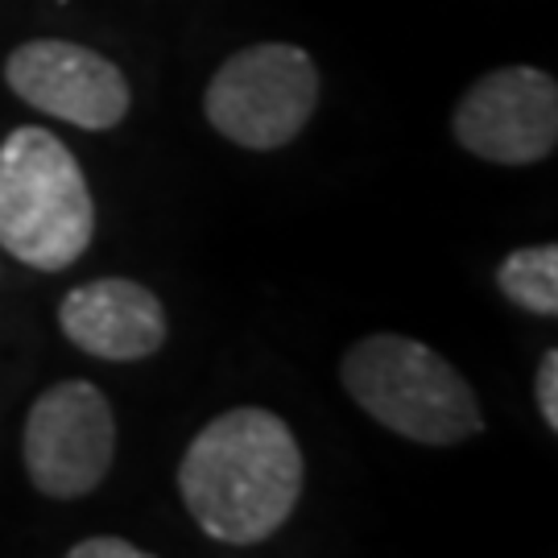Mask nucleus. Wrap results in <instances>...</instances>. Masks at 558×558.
<instances>
[{"mask_svg": "<svg viewBox=\"0 0 558 558\" xmlns=\"http://www.w3.org/2000/svg\"><path fill=\"white\" fill-rule=\"evenodd\" d=\"M306 456L274 410L236 405L191 439L179 463V497L211 542L257 546L294 518Z\"/></svg>", "mask_w": 558, "mask_h": 558, "instance_id": "f257e3e1", "label": "nucleus"}, {"mask_svg": "<svg viewBox=\"0 0 558 558\" xmlns=\"http://www.w3.org/2000/svg\"><path fill=\"white\" fill-rule=\"evenodd\" d=\"M339 380L368 418L418 447H456L484 430L476 389L422 339L393 331L356 339L339 360Z\"/></svg>", "mask_w": 558, "mask_h": 558, "instance_id": "f03ea898", "label": "nucleus"}, {"mask_svg": "<svg viewBox=\"0 0 558 558\" xmlns=\"http://www.w3.org/2000/svg\"><path fill=\"white\" fill-rule=\"evenodd\" d=\"M96 236V203L75 154L41 124L0 141V244L38 274L71 269Z\"/></svg>", "mask_w": 558, "mask_h": 558, "instance_id": "7ed1b4c3", "label": "nucleus"}, {"mask_svg": "<svg viewBox=\"0 0 558 558\" xmlns=\"http://www.w3.org/2000/svg\"><path fill=\"white\" fill-rule=\"evenodd\" d=\"M319 104V66L294 41H257L220 62L203 112L223 141L274 154L299 137Z\"/></svg>", "mask_w": 558, "mask_h": 558, "instance_id": "20e7f679", "label": "nucleus"}, {"mask_svg": "<svg viewBox=\"0 0 558 558\" xmlns=\"http://www.w3.org/2000/svg\"><path fill=\"white\" fill-rule=\"evenodd\" d=\"M21 463L41 497H92L117 463V414L100 385L80 377L50 385L25 414Z\"/></svg>", "mask_w": 558, "mask_h": 558, "instance_id": "39448f33", "label": "nucleus"}, {"mask_svg": "<svg viewBox=\"0 0 558 558\" xmlns=\"http://www.w3.org/2000/svg\"><path fill=\"white\" fill-rule=\"evenodd\" d=\"M456 141L493 166H538L558 145V83L538 66L480 75L451 112Z\"/></svg>", "mask_w": 558, "mask_h": 558, "instance_id": "423d86ee", "label": "nucleus"}, {"mask_svg": "<svg viewBox=\"0 0 558 558\" xmlns=\"http://www.w3.org/2000/svg\"><path fill=\"white\" fill-rule=\"evenodd\" d=\"M4 83L29 108L66 120L83 133H112L133 108V87L124 71L80 41H21L4 59Z\"/></svg>", "mask_w": 558, "mask_h": 558, "instance_id": "0eeeda50", "label": "nucleus"}, {"mask_svg": "<svg viewBox=\"0 0 558 558\" xmlns=\"http://www.w3.org/2000/svg\"><path fill=\"white\" fill-rule=\"evenodd\" d=\"M59 327L80 352L108 364L154 356L170 336L161 299L133 278H96L75 286L59 306Z\"/></svg>", "mask_w": 558, "mask_h": 558, "instance_id": "6e6552de", "label": "nucleus"}, {"mask_svg": "<svg viewBox=\"0 0 558 558\" xmlns=\"http://www.w3.org/2000/svg\"><path fill=\"white\" fill-rule=\"evenodd\" d=\"M500 294L542 319L558 315V248L555 244H525L497 265Z\"/></svg>", "mask_w": 558, "mask_h": 558, "instance_id": "1a4fd4ad", "label": "nucleus"}, {"mask_svg": "<svg viewBox=\"0 0 558 558\" xmlns=\"http://www.w3.org/2000/svg\"><path fill=\"white\" fill-rule=\"evenodd\" d=\"M534 401H538L546 430H558V348L542 352L538 377H534Z\"/></svg>", "mask_w": 558, "mask_h": 558, "instance_id": "9d476101", "label": "nucleus"}, {"mask_svg": "<svg viewBox=\"0 0 558 558\" xmlns=\"http://www.w3.org/2000/svg\"><path fill=\"white\" fill-rule=\"evenodd\" d=\"M66 555L71 558H145V550H141L137 542H124V538H83V542H75Z\"/></svg>", "mask_w": 558, "mask_h": 558, "instance_id": "9b49d317", "label": "nucleus"}]
</instances>
